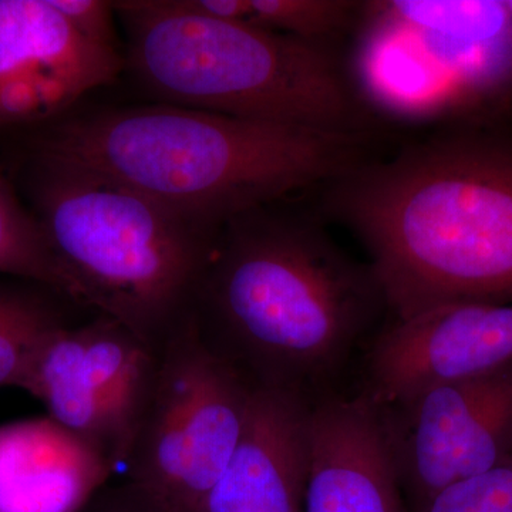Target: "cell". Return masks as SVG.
I'll return each mask as SVG.
<instances>
[{
  "mask_svg": "<svg viewBox=\"0 0 512 512\" xmlns=\"http://www.w3.org/2000/svg\"><path fill=\"white\" fill-rule=\"evenodd\" d=\"M382 413L362 393L312 400L303 512H410Z\"/></svg>",
  "mask_w": 512,
  "mask_h": 512,
  "instance_id": "cell-12",
  "label": "cell"
},
{
  "mask_svg": "<svg viewBox=\"0 0 512 512\" xmlns=\"http://www.w3.org/2000/svg\"><path fill=\"white\" fill-rule=\"evenodd\" d=\"M380 413L404 498L417 512L512 453V363L429 387Z\"/></svg>",
  "mask_w": 512,
  "mask_h": 512,
  "instance_id": "cell-9",
  "label": "cell"
},
{
  "mask_svg": "<svg viewBox=\"0 0 512 512\" xmlns=\"http://www.w3.org/2000/svg\"><path fill=\"white\" fill-rule=\"evenodd\" d=\"M312 399L256 389L247 431L197 512H303Z\"/></svg>",
  "mask_w": 512,
  "mask_h": 512,
  "instance_id": "cell-13",
  "label": "cell"
},
{
  "mask_svg": "<svg viewBox=\"0 0 512 512\" xmlns=\"http://www.w3.org/2000/svg\"><path fill=\"white\" fill-rule=\"evenodd\" d=\"M82 512H161L134 485L124 483L113 490H101Z\"/></svg>",
  "mask_w": 512,
  "mask_h": 512,
  "instance_id": "cell-20",
  "label": "cell"
},
{
  "mask_svg": "<svg viewBox=\"0 0 512 512\" xmlns=\"http://www.w3.org/2000/svg\"><path fill=\"white\" fill-rule=\"evenodd\" d=\"M114 473L47 414L0 426V512H82Z\"/></svg>",
  "mask_w": 512,
  "mask_h": 512,
  "instance_id": "cell-14",
  "label": "cell"
},
{
  "mask_svg": "<svg viewBox=\"0 0 512 512\" xmlns=\"http://www.w3.org/2000/svg\"><path fill=\"white\" fill-rule=\"evenodd\" d=\"M384 311L372 265L346 254L319 215L278 202L222 225L190 315L255 389L316 399Z\"/></svg>",
  "mask_w": 512,
  "mask_h": 512,
  "instance_id": "cell-1",
  "label": "cell"
},
{
  "mask_svg": "<svg viewBox=\"0 0 512 512\" xmlns=\"http://www.w3.org/2000/svg\"><path fill=\"white\" fill-rule=\"evenodd\" d=\"M363 396L380 409L512 363V303L457 302L393 319L367 345Z\"/></svg>",
  "mask_w": 512,
  "mask_h": 512,
  "instance_id": "cell-10",
  "label": "cell"
},
{
  "mask_svg": "<svg viewBox=\"0 0 512 512\" xmlns=\"http://www.w3.org/2000/svg\"><path fill=\"white\" fill-rule=\"evenodd\" d=\"M0 275L46 286L80 308L73 285L57 264L35 215L23 210L2 174H0Z\"/></svg>",
  "mask_w": 512,
  "mask_h": 512,
  "instance_id": "cell-16",
  "label": "cell"
},
{
  "mask_svg": "<svg viewBox=\"0 0 512 512\" xmlns=\"http://www.w3.org/2000/svg\"><path fill=\"white\" fill-rule=\"evenodd\" d=\"M417 512H512V453L490 470L448 485Z\"/></svg>",
  "mask_w": 512,
  "mask_h": 512,
  "instance_id": "cell-18",
  "label": "cell"
},
{
  "mask_svg": "<svg viewBox=\"0 0 512 512\" xmlns=\"http://www.w3.org/2000/svg\"><path fill=\"white\" fill-rule=\"evenodd\" d=\"M33 143L39 160L99 175L218 231L335 183L373 157L376 138L158 101L55 121Z\"/></svg>",
  "mask_w": 512,
  "mask_h": 512,
  "instance_id": "cell-3",
  "label": "cell"
},
{
  "mask_svg": "<svg viewBox=\"0 0 512 512\" xmlns=\"http://www.w3.org/2000/svg\"><path fill=\"white\" fill-rule=\"evenodd\" d=\"M120 50L90 42L49 0H0V124L59 119L83 96L113 83Z\"/></svg>",
  "mask_w": 512,
  "mask_h": 512,
  "instance_id": "cell-11",
  "label": "cell"
},
{
  "mask_svg": "<svg viewBox=\"0 0 512 512\" xmlns=\"http://www.w3.org/2000/svg\"><path fill=\"white\" fill-rule=\"evenodd\" d=\"M322 210L362 239L393 319L512 303V140L434 134L325 187Z\"/></svg>",
  "mask_w": 512,
  "mask_h": 512,
  "instance_id": "cell-2",
  "label": "cell"
},
{
  "mask_svg": "<svg viewBox=\"0 0 512 512\" xmlns=\"http://www.w3.org/2000/svg\"><path fill=\"white\" fill-rule=\"evenodd\" d=\"M255 392L188 316L160 348L128 483L161 512H197L244 439Z\"/></svg>",
  "mask_w": 512,
  "mask_h": 512,
  "instance_id": "cell-7",
  "label": "cell"
},
{
  "mask_svg": "<svg viewBox=\"0 0 512 512\" xmlns=\"http://www.w3.org/2000/svg\"><path fill=\"white\" fill-rule=\"evenodd\" d=\"M127 60L160 103L333 133H373L335 46L200 15L184 0L113 2Z\"/></svg>",
  "mask_w": 512,
  "mask_h": 512,
  "instance_id": "cell-4",
  "label": "cell"
},
{
  "mask_svg": "<svg viewBox=\"0 0 512 512\" xmlns=\"http://www.w3.org/2000/svg\"><path fill=\"white\" fill-rule=\"evenodd\" d=\"M35 218L80 308L160 349L190 316L217 237L114 183L36 158Z\"/></svg>",
  "mask_w": 512,
  "mask_h": 512,
  "instance_id": "cell-5",
  "label": "cell"
},
{
  "mask_svg": "<svg viewBox=\"0 0 512 512\" xmlns=\"http://www.w3.org/2000/svg\"><path fill=\"white\" fill-rule=\"evenodd\" d=\"M80 35L97 45L119 49L116 28H114L113 3L100 0H49Z\"/></svg>",
  "mask_w": 512,
  "mask_h": 512,
  "instance_id": "cell-19",
  "label": "cell"
},
{
  "mask_svg": "<svg viewBox=\"0 0 512 512\" xmlns=\"http://www.w3.org/2000/svg\"><path fill=\"white\" fill-rule=\"evenodd\" d=\"M69 305L74 303L46 286L0 284V387H18L43 342L72 325Z\"/></svg>",
  "mask_w": 512,
  "mask_h": 512,
  "instance_id": "cell-15",
  "label": "cell"
},
{
  "mask_svg": "<svg viewBox=\"0 0 512 512\" xmlns=\"http://www.w3.org/2000/svg\"><path fill=\"white\" fill-rule=\"evenodd\" d=\"M160 349L109 316L57 329L18 384L47 416L126 468L156 382Z\"/></svg>",
  "mask_w": 512,
  "mask_h": 512,
  "instance_id": "cell-8",
  "label": "cell"
},
{
  "mask_svg": "<svg viewBox=\"0 0 512 512\" xmlns=\"http://www.w3.org/2000/svg\"><path fill=\"white\" fill-rule=\"evenodd\" d=\"M349 77L370 114L483 124L512 114L507 0L363 2Z\"/></svg>",
  "mask_w": 512,
  "mask_h": 512,
  "instance_id": "cell-6",
  "label": "cell"
},
{
  "mask_svg": "<svg viewBox=\"0 0 512 512\" xmlns=\"http://www.w3.org/2000/svg\"><path fill=\"white\" fill-rule=\"evenodd\" d=\"M362 8L352 0H249L254 28L329 46L355 30Z\"/></svg>",
  "mask_w": 512,
  "mask_h": 512,
  "instance_id": "cell-17",
  "label": "cell"
}]
</instances>
